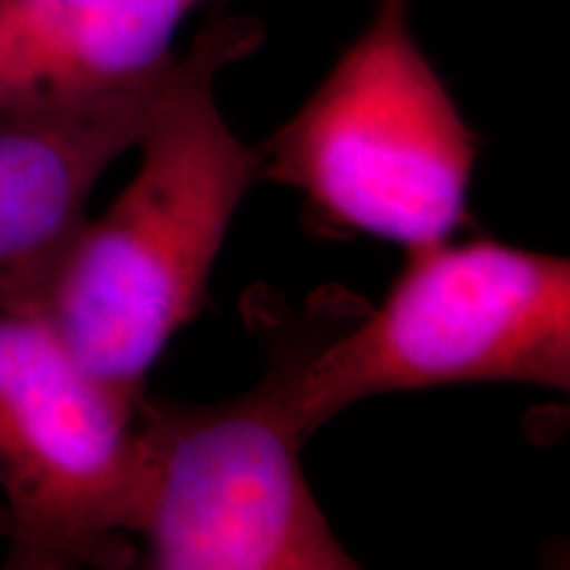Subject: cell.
<instances>
[{"mask_svg":"<svg viewBox=\"0 0 570 570\" xmlns=\"http://www.w3.org/2000/svg\"><path fill=\"white\" fill-rule=\"evenodd\" d=\"M183 56L135 88L56 106L0 111V312H17L85 219L106 169L138 142L173 88Z\"/></svg>","mask_w":570,"mask_h":570,"instance_id":"cell-6","label":"cell"},{"mask_svg":"<svg viewBox=\"0 0 570 570\" xmlns=\"http://www.w3.org/2000/svg\"><path fill=\"white\" fill-rule=\"evenodd\" d=\"M194 0H0V111L56 109L154 80Z\"/></svg>","mask_w":570,"mask_h":570,"instance_id":"cell-7","label":"cell"},{"mask_svg":"<svg viewBox=\"0 0 570 570\" xmlns=\"http://www.w3.org/2000/svg\"><path fill=\"white\" fill-rule=\"evenodd\" d=\"M142 394L90 375L38 317L0 312V502L11 520L6 566L119 562L138 512Z\"/></svg>","mask_w":570,"mask_h":570,"instance_id":"cell-5","label":"cell"},{"mask_svg":"<svg viewBox=\"0 0 570 570\" xmlns=\"http://www.w3.org/2000/svg\"><path fill=\"white\" fill-rule=\"evenodd\" d=\"M259 151V177L296 188L325 223L410 248L468 219L479 140L412 32L410 0L373 17Z\"/></svg>","mask_w":570,"mask_h":570,"instance_id":"cell-3","label":"cell"},{"mask_svg":"<svg viewBox=\"0 0 570 570\" xmlns=\"http://www.w3.org/2000/svg\"><path fill=\"white\" fill-rule=\"evenodd\" d=\"M254 19H219L138 142L140 167L101 217L71 230L13 315L38 317L106 386L140 396L169 338L204 306L230 223L259 177L219 111L214 80L262 42Z\"/></svg>","mask_w":570,"mask_h":570,"instance_id":"cell-1","label":"cell"},{"mask_svg":"<svg viewBox=\"0 0 570 570\" xmlns=\"http://www.w3.org/2000/svg\"><path fill=\"white\" fill-rule=\"evenodd\" d=\"M267 325V370L217 404L142 394L135 533L159 570H354L302 468L304 370L360 306L341 291Z\"/></svg>","mask_w":570,"mask_h":570,"instance_id":"cell-2","label":"cell"},{"mask_svg":"<svg viewBox=\"0 0 570 570\" xmlns=\"http://www.w3.org/2000/svg\"><path fill=\"white\" fill-rule=\"evenodd\" d=\"M11 531V520H9V510H6V504L0 502V539L9 537Z\"/></svg>","mask_w":570,"mask_h":570,"instance_id":"cell-8","label":"cell"},{"mask_svg":"<svg viewBox=\"0 0 570 570\" xmlns=\"http://www.w3.org/2000/svg\"><path fill=\"white\" fill-rule=\"evenodd\" d=\"M452 383L570 389V265L475 238L407 252L375 309H362L304 370L306 436L362 399Z\"/></svg>","mask_w":570,"mask_h":570,"instance_id":"cell-4","label":"cell"},{"mask_svg":"<svg viewBox=\"0 0 570 570\" xmlns=\"http://www.w3.org/2000/svg\"><path fill=\"white\" fill-rule=\"evenodd\" d=\"M196 3H198V0H194V6H196Z\"/></svg>","mask_w":570,"mask_h":570,"instance_id":"cell-9","label":"cell"}]
</instances>
